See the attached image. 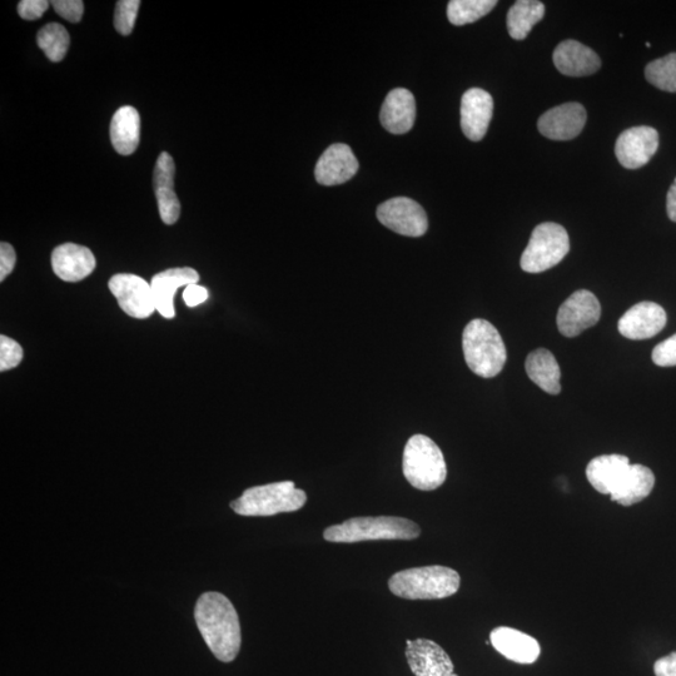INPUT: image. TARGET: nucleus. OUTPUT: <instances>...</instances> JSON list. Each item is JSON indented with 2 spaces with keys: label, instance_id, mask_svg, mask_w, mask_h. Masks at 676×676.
<instances>
[{
  "label": "nucleus",
  "instance_id": "f257e3e1",
  "mask_svg": "<svg viewBox=\"0 0 676 676\" xmlns=\"http://www.w3.org/2000/svg\"><path fill=\"white\" fill-rule=\"evenodd\" d=\"M195 618L213 655L223 663L235 660L240 653L242 636L240 620L231 601L216 591L205 593L197 601Z\"/></svg>",
  "mask_w": 676,
  "mask_h": 676
},
{
  "label": "nucleus",
  "instance_id": "f03ea898",
  "mask_svg": "<svg viewBox=\"0 0 676 676\" xmlns=\"http://www.w3.org/2000/svg\"><path fill=\"white\" fill-rule=\"evenodd\" d=\"M462 350L470 370L484 379L499 375L506 364V347L499 331L481 318L472 320L465 327Z\"/></svg>",
  "mask_w": 676,
  "mask_h": 676
},
{
  "label": "nucleus",
  "instance_id": "7ed1b4c3",
  "mask_svg": "<svg viewBox=\"0 0 676 676\" xmlns=\"http://www.w3.org/2000/svg\"><path fill=\"white\" fill-rule=\"evenodd\" d=\"M460 584L456 570L440 565L402 570L389 580L391 593L407 600L450 598L459 591Z\"/></svg>",
  "mask_w": 676,
  "mask_h": 676
},
{
  "label": "nucleus",
  "instance_id": "20e7f679",
  "mask_svg": "<svg viewBox=\"0 0 676 676\" xmlns=\"http://www.w3.org/2000/svg\"><path fill=\"white\" fill-rule=\"evenodd\" d=\"M421 534L414 521L395 516L354 518L325 530L323 538L330 543L355 544L372 540H414Z\"/></svg>",
  "mask_w": 676,
  "mask_h": 676
},
{
  "label": "nucleus",
  "instance_id": "39448f33",
  "mask_svg": "<svg viewBox=\"0 0 676 676\" xmlns=\"http://www.w3.org/2000/svg\"><path fill=\"white\" fill-rule=\"evenodd\" d=\"M306 502V492L297 489L295 482L282 481L247 489L231 502V507L242 516H273L293 513L302 509Z\"/></svg>",
  "mask_w": 676,
  "mask_h": 676
},
{
  "label": "nucleus",
  "instance_id": "423d86ee",
  "mask_svg": "<svg viewBox=\"0 0 676 676\" xmlns=\"http://www.w3.org/2000/svg\"><path fill=\"white\" fill-rule=\"evenodd\" d=\"M402 469L406 480L421 491L439 489L447 477L444 454L440 447L425 435H415L407 441Z\"/></svg>",
  "mask_w": 676,
  "mask_h": 676
},
{
  "label": "nucleus",
  "instance_id": "0eeeda50",
  "mask_svg": "<svg viewBox=\"0 0 676 676\" xmlns=\"http://www.w3.org/2000/svg\"><path fill=\"white\" fill-rule=\"evenodd\" d=\"M570 252V240L565 228L556 223H541L531 235L521 256L525 272L540 273L559 265Z\"/></svg>",
  "mask_w": 676,
  "mask_h": 676
},
{
  "label": "nucleus",
  "instance_id": "6e6552de",
  "mask_svg": "<svg viewBox=\"0 0 676 676\" xmlns=\"http://www.w3.org/2000/svg\"><path fill=\"white\" fill-rule=\"evenodd\" d=\"M377 218L401 236L421 237L429 230V220L419 203L407 197L392 198L377 208Z\"/></svg>",
  "mask_w": 676,
  "mask_h": 676
},
{
  "label": "nucleus",
  "instance_id": "1a4fd4ad",
  "mask_svg": "<svg viewBox=\"0 0 676 676\" xmlns=\"http://www.w3.org/2000/svg\"><path fill=\"white\" fill-rule=\"evenodd\" d=\"M108 287L127 315L144 320L156 311L151 283L142 277L119 273L109 280Z\"/></svg>",
  "mask_w": 676,
  "mask_h": 676
},
{
  "label": "nucleus",
  "instance_id": "9d476101",
  "mask_svg": "<svg viewBox=\"0 0 676 676\" xmlns=\"http://www.w3.org/2000/svg\"><path fill=\"white\" fill-rule=\"evenodd\" d=\"M601 306L598 298L588 290L576 291L560 306L558 328L565 337H576L599 322Z\"/></svg>",
  "mask_w": 676,
  "mask_h": 676
},
{
  "label": "nucleus",
  "instance_id": "9b49d317",
  "mask_svg": "<svg viewBox=\"0 0 676 676\" xmlns=\"http://www.w3.org/2000/svg\"><path fill=\"white\" fill-rule=\"evenodd\" d=\"M659 148V133L646 126L626 129L615 144L616 158L628 169L644 167Z\"/></svg>",
  "mask_w": 676,
  "mask_h": 676
},
{
  "label": "nucleus",
  "instance_id": "f8f14e48",
  "mask_svg": "<svg viewBox=\"0 0 676 676\" xmlns=\"http://www.w3.org/2000/svg\"><path fill=\"white\" fill-rule=\"evenodd\" d=\"M406 658L416 676H452L454 663L435 641L429 639L406 640Z\"/></svg>",
  "mask_w": 676,
  "mask_h": 676
},
{
  "label": "nucleus",
  "instance_id": "ddd939ff",
  "mask_svg": "<svg viewBox=\"0 0 676 676\" xmlns=\"http://www.w3.org/2000/svg\"><path fill=\"white\" fill-rule=\"evenodd\" d=\"M586 111L580 103H565L550 109L538 122L541 134L554 141H570L583 132Z\"/></svg>",
  "mask_w": 676,
  "mask_h": 676
},
{
  "label": "nucleus",
  "instance_id": "4468645a",
  "mask_svg": "<svg viewBox=\"0 0 676 676\" xmlns=\"http://www.w3.org/2000/svg\"><path fill=\"white\" fill-rule=\"evenodd\" d=\"M176 164L171 154L161 153L154 168L153 185L158 211L168 226L175 225L181 216V202L175 192Z\"/></svg>",
  "mask_w": 676,
  "mask_h": 676
},
{
  "label": "nucleus",
  "instance_id": "2eb2a0df",
  "mask_svg": "<svg viewBox=\"0 0 676 676\" xmlns=\"http://www.w3.org/2000/svg\"><path fill=\"white\" fill-rule=\"evenodd\" d=\"M359 171V162L347 144H332L316 164V181L322 186H338L350 181Z\"/></svg>",
  "mask_w": 676,
  "mask_h": 676
},
{
  "label": "nucleus",
  "instance_id": "dca6fc26",
  "mask_svg": "<svg viewBox=\"0 0 676 676\" xmlns=\"http://www.w3.org/2000/svg\"><path fill=\"white\" fill-rule=\"evenodd\" d=\"M664 308L654 302H640L619 320V332L629 340H648L658 335L666 325Z\"/></svg>",
  "mask_w": 676,
  "mask_h": 676
},
{
  "label": "nucleus",
  "instance_id": "f3484780",
  "mask_svg": "<svg viewBox=\"0 0 676 676\" xmlns=\"http://www.w3.org/2000/svg\"><path fill=\"white\" fill-rule=\"evenodd\" d=\"M494 101L489 93L480 88H471L462 96L461 128L470 141L479 142L489 129Z\"/></svg>",
  "mask_w": 676,
  "mask_h": 676
},
{
  "label": "nucleus",
  "instance_id": "a211bd4d",
  "mask_svg": "<svg viewBox=\"0 0 676 676\" xmlns=\"http://www.w3.org/2000/svg\"><path fill=\"white\" fill-rule=\"evenodd\" d=\"M198 281H200V275L190 267L171 268V270L157 273L151 282L156 310L164 318L171 320L176 316L175 303H173L176 292L181 287L193 285Z\"/></svg>",
  "mask_w": 676,
  "mask_h": 676
},
{
  "label": "nucleus",
  "instance_id": "6ab92c4d",
  "mask_svg": "<svg viewBox=\"0 0 676 676\" xmlns=\"http://www.w3.org/2000/svg\"><path fill=\"white\" fill-rule=\"evenodd\" d=\"M490 643L497 653L518 664H534L541 654L538 640L507 626L492 630Z\"/></svg>",
  "mask_w": 676,
  "mask_h": 676
},
{
  "label": "nucleus",
  "instance_id": "aec40b11",
  "mask_svg": "<svg viewBox=\"0 0 676 676\" xmlns=\"http://www.w3.org/2000/svg\"><path fill=\"white\" fill-rule=\"evenodd\" d=\"M97 261L89 248L64 243L52 253L53 272L66 282H79L91 275Z\"/></svg>",
  "mask_w": 676,
  "mask_h": 676
},
{
  "label": "nucleus",
  "instance_id": "412c9836",
  "mask_svg": "<svg viewBox=\"0 0 676 676\" xmlns=\"http://www.w3.org/2000/svg\"><path fill=\"white\" fill-rule=\"evenodd\" d=\"M416 102L409 89L396 88L387 94L382 104L380 121L392 134H405L414 127Z\"/></svg>",
  "mask_w": 676,
  "mask_h": 676
},
{
  "label": "nucleus",
  "instance_id": "4be33fe9",
  "mask_svg": "<svg viewBox=\"0 0 676 676\" xmlns=\"http://www.w3.org/2000/svg\"><path fill=\"white\" fill-rule=\"evenodd\" d=\"M553 59L558 71L569 77L590 76L601 67L598 54L576 41L560 43L555 49Z\"/></svg>",
  "mask_w": 676,
  "mask_h": 676
},
{
  "label": "nucleus",
  "instance_id": "5701e85b",
  "mask_svg": "<svg viewBox=\"0 0 676 676\" xmlns=\"http://www.w3.org/2000/svg\"><path fill=\"white\" fill-rule=\"evenodd\" d=\"M630 465L628 457L624 455H601L589 462L586 477L600 494L611 495L624 479Z\"/></svg>",
  "mask_w": 676,
  "mask_h": 676
},
{
  "label": "nucleus",
  "instance_id": "b1692460",
  "mask_svg": "<svg viewBox=\"0 0 676 676\" xmlns=\"http://www.w3.org/2000/svg\"><path fill=\"white\" fill-rule=\"evenodd\" d=\"M111 141L113 148L122 156H131L137 151L141 139V117L136 108L124 106L112 118Z\"/></svg>",
  "mask_w": 676,
  "mask_h": 676
},
{
  "label": "nucleus",
  "instance_id": "393cba45",
  "mask_svg": "<svg viewBox=\"0 0 676 676\" xmlns=\"http://www.w3.org/2000/svg\"><path fill=\"white\" fill-rule=\"evenodd\" d=\"M655 485L654 472L644 465H630L611 500L621 506H633L651 494Z\"/></svg>",
  "mask_w": 676,
  "mask_h": 676
},
{
  "label": "nucleus",
  "instance_id": "a878e982",
  "mask_svg": "<svg viewBox=\"0 0 676 676\" xmlns=\"http://www.w3.org/2000/svg\"><path fill=\"white\" fill-rule=\"evenodd\" d=\"M526 374L534 384L550 395L561 392V370L555 357L549 350L538 349L528 356L525 364Z\"/></svg>",
  "mask_w": 676,
  "mask_h": 676
},
{
  "label": "nucleus",
  "instance_id": "bb28decb",
  "mask_svg": "<svg viewBox=\"0 0 676 676\" xmlns=\"http://www.w3.org/2000/svg\"><path fill=\"white\" fill-rule=\"evenodd\" d=\"M545 16V6L536 0H519L507 13V31L516 41H524L531 29Z\"/></svg>",
  "mask_w": 676,
  "mask_h": 676
},
{
  "label": "nucleus",
  "instance_id": "cd10ccee",
  "mask_svg": "<svg viewBox=\"0 0 676 676\" xmlns=\"http://www.w3.org/2000/svg\"><path fill=\"white\" fill-rule=\"evenodd\" d=\"M496 6V0H451L447 18L454 26H465L487 16Z\"/></svg>",
  "mask_w": 676,
  "mask_h": 676
},
{
  "label": "nucleus",
  "instance_id": "c85d7f7f",
  "mask_svg": "<svg viewBox=\"0 0 676 676\" xmlns=\"http://www.w3.org/2000/svg\"><path fill=\"white\" fill-rule=\"evenodd\" d=\"M37 42L49 61L61 62L66 57L71 38L62 24L49 23L38 32Z\"/></svg>",
  "mask_w": 676,
  "mask_h": 676
},
{
  "label": "nucleus",
  "instance_id": "c756f323",
  "mask_svg": "<svg viewBox=\"0 0 676 676\" xmlns=\"http://www.w3.org/2000/svg\"><path fill=\"white\" fill-rule=\"evenodd\" d=\"M645 77L661 91L676 93V53L649 63Z\"/></svg>",
  "mask_w": 676,
  "mask_h": 676
},
{
  "label": "nucleus",
  "instance_id": "7c9ffc66",
  "mask_svg": "<svg viewBox=\"0 0 676 676\" xmlns=\"http://www.w3.org/2000/svg\"><path fill=\"white\" fill-rule=\"evenodd\" d=\"M141 2L139 0H119L114 12V28L122 36H129L132 33L134 24L137 21V14Z\"/></svg>",
  "mask_w": 676,
  "mask_h": 676
},
{
  "label": "nucleus",
  "instance_id": "2f4dec72",
  "mask_svg": "<svg viewBox=\"0 0 676 676\" xmlns=\"http://www.w3.org/2000/svg\"><path fill=\"white\" fill-rule=\"evenodd\" d=\"M23 360V349L17 341L7 336H0V371L16 369Z\"/></svg>",
  "mask_w": 676,
  "mask_h": 676
},
{
  "label": "nucleus",
  "instance_id": "473e14b6",
  "mask_svg": "<svg viewBox=\"0 0 676 676\" xmlns=\"http://www.w3.org/2000/svg\"><path fill=\"white\" fill-rule=\"evenodd\" d=\"M653 361L660 367L676 366V333L655 347Z\"/></svg>",
  "mask_w": 676,
  "mask_h": 676
},
{
  "label": "nucleus",
  "instance_id": "72a5a7b5",
  "mask_svg": "<svg viewBox=\"0 0 676 676\" xmlns=\"http://www.w3.org/2000/svg\"><path fill=\"white\" fill-rule=\"evenodd\" d=\"M51 4L54 11L68 22L78 23L83 17L84 3L82 0H54Z\"/></svg>",
  "mask_w": 676,
  "mask_h": 676
},
{
  "label": "nucleus",
  "instance_id": "f704fd0d",
  "mask_svg": "<svg viewBox=\"0 0 676 676\" xmlns=\"http://www.w3.org/2000/svg\"><path fill=\"white\" fill-rule=\"evenodd\" d=\"M47 0H22L18 4V13L26 21H36L42 18L49 8Z\"/></svg>",
  "mask_w": 676,
  "mask_h": 676
},
{
  "label": "nucleus",
  "instance_id": "c9c22d12",
  "mask_svg": "<svg viewBox=\"0 0 676 676\" xmlns=\"http://www.w3.org/2000/svg\"><path fill=\"white\" fill-rule=\"evenodd\" d=\"M17 255L12 245L2 242L0 245V281L6 280L16 267Z\"/></svg>",
  "mask_w": 676,
  "mask_h": 676
},
{
  "label": "nucleus",
  "instance_id": "e433bc0d",
  "mask_svg": "<svg viewBox=\"0 0 676 676\" xmlns=\"http://www.w3.org/2000/svg\"><path fill=\"white\" fill-rule=\"evenodd\" d=\"M183 300H185L188 307H197L208 300V290L206 287L193 283L187 286L183 292Z\"/></svg>",
  "mask_w": 676,
  "mask_h": 676
},
{
  "label": "nucleus",
  "instance_id": "4c0bfd02",
  "mask_svg": "<svg viewBox=\"0 0 676 676\" xmlns=\"http://www.w3.org/2000/svg\"><path fill=\"white\" fill-rule=\"evenodd\" d=\"M654 673L656 676H676V653L656 660Z\"/></svg>",
  "mask_w": 676,
  "mask_h": 676
},
{
  "label": "nucleus",
  "instance_id": "58836bf2",
  "mask_svg": "<svg viewBox=\"0 0 676 676\" xmlns=\"http://www.w3.org/2000/svg\"><path fill=\"white\" fill-rule=\"evenodd\" d=\"M666 210L671 221L676 222V183L670 187L668 200H666Z\"/></svg>",
  "mask_w": 676,
  "mask_h": 676
},
{
  "label": "nucleus",
  "instance_id": "ea45409f",
  "mask_svg": "<svg viewBox=\"0 0 676 676\" xmlns=\"http://www.w3.org/2000/svg\"><path fill=\"white\" fill-rule=\"evenodd\" d=\"M452 676H459V675H457V674H454V675H452Z\"/></svg>",
  "mask_w": 676,
  "mask_h": 676
},
{
  "label": "nucleus",
  "instance_id": "a19ab883",
  "mask_svg": "<svg viewBox=\"0 0 676 676\" xmlns=\"http://www.w3.org/2000/svg\"><path fill=\"white\" fill-rule=\"evenodd\" d=\"M675 183H676V180H675Z\"/></svg>",
  "mask_w": 676,
  "mask_h": 676
}]
</instances>
